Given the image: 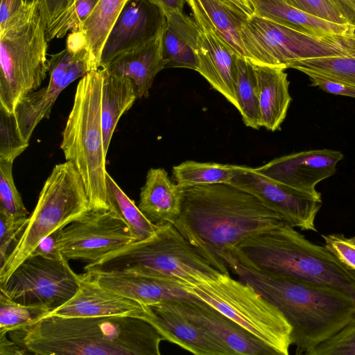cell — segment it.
<instances>
[{"label":"cell","instance_id":"23","mask_svg":"<svg viewBox=\"0 0 355 355\" xmlns=\"http://www.w3.org/2000/svg\"><path fill=\"white\" fill-rule=\"evenodd\" d=\"M129 0H98L94 8L76 31L69 34L67 46L87 50L91 71L100 69L107 37Z\"/></svg>","mask_w":355,"mask_h":355},{"label":"cell","instance_id":"50","mask_svg":"<svg viewBox=\"0 0 355 355\" xmlns=\"http://www.w3.org/2000/svg\"><path fill=\"white\" fill-rule=\"evenodd\" d=\"M348 239H349V241L351 243H352L353 244L355 245V236H353V237H351V238H348Z\"/></svg>","mask_w":355,"mask_h":355},{"label":"cell","instance_id":"30","mask_svg":"<svg viewBox=\"0 0 355 355\" xmlns=\"http://www.w3.org/2000/svg\"><path fill=\"white\" fill-rule=\"evenodd\" d=\"M106 183L109 210L127 225L136 241H144L153 236L158 225L148 220L108 173Z\"/></svg>","mask_w":355,"mask_h":355},{"label":"cell","instance_id":"51","mask_svg":"<svg viewBox=\"0 0 355 355\" xmlns=\"http://www.w3.org/2000/svg\"><path fill=\"white\" fill-rule=\"evenodd\" d=\"M75 1H76V0H70V6H69V8H70V7H71L73 3H74ZM69 8H68V9H69ZM68 9H67V10H68ZM65 12H66V11H65Z\"/></svg>","mask_w":355,"mask_h":355},{"label":"cell","instance_id":"17","mask_svg":"<svg viewBox=\"0 0 355 355\" xmlns=\"http://www.w3.org/2000/svg\"><path fill=\"white\" fill-rule=\"evenodd\" d=\"M165 22L164 13L148 0H129L105 42L100 69L119 55L147 42L164 27Z\"/></svg>","mask_w":355,"mask_h":355},{"label":"cell","instance_id":"37","mask_svg":"<svg viewBox=\"0 0 355 355\" xmlns=\"http://www.w3.org/2000/svg\"><path fill=\"white\" fill-rule=\"evenodd\" d=\"M98 0H76L53 24L46 28L48 42L62 38L69 31H76L89 15Z\"/></svg>","mask_w":355,"mask_h":355},{"label":"cell","instance_id":"6","mask_svg":"<svg viewBox=\"0 0 355 355\" xmlns=\"http://www.w3.org/2000/svg\"><path fill=\"white\" fill-rule=\"evenodd\" d=\"M103 69L79 80L64 130L60 148L66 161L80 174L92 210H108L106 156L103 141L101 98Z\"/></svg>","mask_w":355,"mask_h":355},{"label":"cell","instance_id":"53","mask_svg":"<svg viewBox=\"0 0 355 355\" xmlns=\"http://www.w3.org/2000/svg\"></svg>","mask_w":355,"mask_h":355},{"label":"cell","instance_id":"46","mask_svg":"<svg viewBox=\"0 0 355 355\" xmlns=\"http://www.w3.org/2000/svg\"><path fill=\"white\" fill-rule=\"evenodd\" d=\"M7 334L0 333V354H24L27 352L19 346L15 341L8 340Z\"/></svg>","mask_w":355,"mask_h":355},{"label":"cell","instance_id":"28","mask_svg":"<svg viewBox=\"0 0 355 355\" xmlns=\"http://www.w3.org/2000/svg\"><path fill=\"white\" fill-rule=\"evenodd\" d=\"M165 17L163 53L166 62V68L181 67L196 70L200 28L195 20L183 11H173Z\"/></svg>","mask_w":355,"mask_h":355},{"label":"cell","instance_id":"15","mask_svg":"<svg viewBox=\"0 0 355 355\" xmlns=\"http://www.w3.org/2000/svg\"><path fill=\"white\" fill-rule=\"evenodd\" d=\"M46 315L61 317L125 316L146 320L153 323L154 313L150 307L102 286L89 272L80 274L74 295Z\"/></svg>","mask_w":355,"mask_h":355},{"label":"cell","instance_id":"34","mask_svg":"<svg viewBox=\"0 0 355 355\" xmlns=\"http://www.w3.org/2000/svg\"><path fill=\"white\" fill-rule=\"evenodd\" d=\"M289 68L311 71L355 85V55L306 59L293 62Z\"/></svg>","mask_w":355,"mask_h":355},{"label":"cell","instance_id":"10","mask_svg":"<svg viewBox=\"0 0 355 355\" xmlns=\"http://www.w3.org/2000/svg\"><path fill=\"white\" fill-rule=\"evenodd\" d=\"M247 59L285 69L313 58L355 55V34L315 36L252 15L241 27Z\"/></svg>","mask_w":355,"mask_h":355},{"label":"cell","instance_id":"5","mask_svg":"<svg viewBox=\"0 0 355 355\" xmlns=\"http://www.w3.org/2000/svg\"><path fill=\"white\" fill-rule=\"evenodd\" d=\"M91 272H127L193 284L218 278L213 267L171 223L158 225L150 238L134 242L87 263Z\"/></svg>","mask_w":355,"mask_h":355},{"label":"cell","instance_id":"44","mask_svg":"<svg viewBox=\"0 0 355 355\" xmlns=\"http://www.w3.org/2000/svg\"><path fill=\"white\" fill-rule=\"evenodd\" d=\"M58 230L42 239L31 255L41 256L48 259H58L64 256L58 245Z\"/></svg>","mask_w":355,"mask_h":355},{"label":"cell","instance_id":"3","mask_svg":"<svg viewBox=\"0 0 355 355\" xmlns=\"http://www.w3.org/2000/svg\"><path fill=\"white\" fill-rule=\"evenodd\" d=\"M10 333L27 353L40 355H159L165 340L152 322L125 316L46 315Z\"/></svg>","mask_w":355,"mask_h":355},{"label":"cell","instance_id":"9","mask_svg":"<svg viewBox=\"0 0 355 355\" xmlns=\"http://www.w3.org/2000/svg\"><path fill=\"white\" fill-rule=\"evenodd\" d=\"M183 287L248 330L277 355L289 354L291 325L275 306L249 284L222 273L215 279Z\"/></svg>","mask_w":355,"mask_h":355},{"label":"cell","instance_id":"29","mask_svg":"<svg viewBox=\"0 0 355 355\" xmlns=\"http://www.w3.org/2000/svg\"><path fill=\"white\" fill-rule=\"evenodd\" d=\"M102 69L101 119L103 147L107 155L121 116L132 106L137 95L130 78L106 69Z\"/></svg>","mask_w":355,"mask_h":355},{"label":"cell","instance_id":"31","mask_svg":"<svg viewBox=\"0 0 355 355\" xmlns=\"http://www.w3.org/2000/svg\"><path fill=\"white\" fill-rule=\"evenodd\" d=\"M237 110L248 127H262L259 87L254 66L248 59L238 57Z\"/></svg>","mask_w":355,"mask_h":355},{"label":"cell","instance_id":"24","mask_svg":"<svg viewBox=\"0 0 355 355\" xmlns=\"http://www.w3.org/2000/svg\"><path fill=\"white\" fill-rule=\"evenodd\" d=\"M184 188L171 180L162 168H150L140 191L138 207L155 225L174 224L182 205Z\"/></svg>","mask_w":355,"mask_h":355},{"label":"cell","instance_id":"40","mask_svg":"<svg viewBox=\"0 0 355 355\" xmlns=\"http://www.w3.org/2000/svg\"><path fill=\"white\" fill-rule=\"evenodd\" d=\"M28 217L15 221L0 214V268L7 259L12 243L16 244L24 230Z\"/></svg>","mask_w":355,"mask_h":355},{"label":"cell","instance_id":"47","mask_svg":"<svg viewBox=\"0 0 355 355\" xmlns=\"http://www.w3.org/2000/svg\"><path fill=\"white\" fill-rule=\"evenodd\" d=\"M156 5L164 16L173 11H182L187 0H148Z\"/></svg>","mask_w":355,"mask_h":355},{"label":"cell","instance_id":"43","mask_svg":"<svg viewBox=\"0 0 355 355\" xmlns=\"http://www.w3.org/2000/svg\"><path fill=\"white\" fill-rule=\"evenodd\" d=\"M39 10L46 28L53 24L70 6V0H38Z\"/></svg>","mask_w":355,"mask_h":355},{"label":"cell","instance_id":"27","mask_svg":"<svg viewBox=\"0 0 355 355\" xmlns=\"http://www.w3.org/2000/svg\"><path fill=\"white\" fill-rule=\"evenodd\" d=\"M252 64L259 87L262 127L274 132L280 128L292 100L286 69Z\"/></svg>","mask_w":355,"mask_h":355},{"label":"cell","instance_id":"42","mask_svg":"<svg viewBox=\"0 0 355 355\" xmlns=\"http://www.w3.org/2000/svg\"><path fill=\"white\" fill-rule=\"evenodd\" d=\"M313 86H317L326 92L355 98V85L339 79L317 73L305 71Z\"/></svg>","mask_w":355,"mask_h":355},{"label":"cell","instance_id":"7","mask_svg":"<svg viewBox=\"0 0 355 355\" xmlns=\"http://www.w3.org/2000/svg\"><path fill=\"white\" fill-rule=\"evenodd\" d=\"M38 5V0H27L0 32V105L9 112L49 72L46 25Z\"/></svg>","mask_w":355,"mask_h":355},{"label":"cell","instance_id":"36","mask_svg":"<svg viewBox=\"0 0 355 355\" xmlns=\"http://www.w3.org/2000/svg\"><path fill=\"white\" fill-rule=\"evenodd\" d=\"M28 146L21 136L14 112L0 105V162L13 163Z\"/></svg>","mask_w":355,"mask_h":355},{"label":"cell","instance_id":"13","mask_svg":"<svg viewBox=\"0 0 355 355\" xmlns=\"http://www.w3.org/2000/svg\"><path fill=\"white\" fill-rule=\"evenodd\" d=\"M230 184L255 196L289 225L318 231L315 220L322 205L321 196L301 192L245 166L239 165Z\"/></svg>","mask_w":355,"mask_h":355},{"label":"cell","instance_id":"41","mask_svg":"<svg viewBox=\"0 0 355 355\" xmlns=\"http://www.w3.org/2000/svg\"><path fill=\"white\" fill-rule=\"evenodd\" d=\"M324 245L349 268L355 270V245L341 234L322 235Z\"/></svg>","mask_w":355,"mask_h":355},{"label":"cell","instance_id":"21","mask_svg":"<svg viewBox=\"0 0 355 355\" xmlns=\"http://www.w3.org/2000/svg\"><path fill=\"white\" fill-rule=\"evenodd\" d=\"M91 273L102 286L148 306L165 300L196 297L179 282L168 279L127 272Z\"/></svg>","mask_w":355,"mask_h":355},{"label":"cell","instance_id":"16","mask_svg":"<svg viewBox=\"0 0 355 355\" xmlns=\"http://www.w3.org/2000/svg\"><path fill=\"white\" fill-rule=\"evenodd\" d=\"M343 154L331 149H317L275 158L256 168L265 175L303 193L321 196L315 186L332 176Z\"/></svg>","mask_w":355,"mask_h":355},{"label":"cell","instance_id":"14","mask_svg":"<svg viewBox=\"0 0 355 355\" xmlns=\"http://www.w3.org/2000/svg\"><path fill=\"white\" fill-rule=\"evenodd\" d=\"M90 71L88 54L85 48L73 51L66 46L62 51L51 55L48 85L21 99L14 112L20 133L26 141H29L39 123L49 118L61 92Z\"/></svg>","mask_w":355,"mask_h":355},{"label":"cell","instance_id":"2","mask_svg":"<svg viewBox=\"0 0 355 355\" xmlns=\"http://www.w3.org/2000/svg\"><path fill=\"white\" fill-rule=\"evenodd\" d=\"M229 253L226 263L239 279L275 306L291 325L297 355L329 338L355 315V300L340 288L261 270Z\"/></svg>","mask_w":355,"mask_h":355},{"label":"cell","instance_id":"45","mask_svg":"<svg viewBox=\"0 0 355 355\" xmlns=\"http://www.w3.org/2000/svg\"><path fill=\"white\" fill-rule=\"evenodd\" d=\"M0 32L7 22L25 6L27 0H0Z\"/></svg>","mask_w":355,"mask_h":355},{"label":"cell","instance_id":"11","mask_svg":"<svg viewBox=\"0 0 355 355\" xmlns=\"http://www.w3.org/2000/svg\"><path fill=\"white\" fill-rule=\"evenodd\" d=\"M64 257L58 259L31 255L2 283L0 291L17 302L58 308L76 293L80 274H76Z\"/></svg>","mask_w":355,"mask_h":355},{"label":"cell","instance_id":"49","mask_svg":"<svg viewBox=\"0 0 355 355\" xmlns=\"http://www.w3.org/2000/svg\"><path fill=\"white\" fill-rule=\"evenodd\" d=\"M229 3L239 8L248 15L252 16L253 15V10L250 3V0H224Z\"/></svg>","mask_w":355,"mask_h":355},{"label":"cell","instance_id":"52","mask_svg":"<svg viewBox=\"0 0 355 355\" xmlns=\"http://www.w3.org/2000/svg\"><path fill=\"white\" fill-rule=\"evenodd\" d=\"M353 1H354V4H355V0H353Z\"/></svg>","mask_w":355,"mask_h":355},{"label":"cell","instance_id":"32","mask_svg":"<svg viewBox=\"0 0 355 355\" xmlns=\"http://www.w3.org/2000/svg\"><path fill=\"white\" fill-rule=\"evenodd\" d=\"M239 165L188 160L173 166L176 183L183 188L201 184H230Z\"/></svg>","mask_w":355,"mask_h":355},{"label":"cell","instance_id":"25","mask_svg":"<svg viewBox=\"0 0 355 355\" xmlns=\"http://www.w3.org/2000/svg\"><path fill=\"white\" fill-rule=\"evenodd\" d=\"M200 30L212 31L239 57L247 58L241 27L250 16L224 0H187Z\"/></svg>","mask_w":355,"mask_h":355},{"label":"cell","instance_id":"12","mask_svg":"<svg viewBox=\"0 0 355 355\" xmlns=\"http://www.w3.org/2000/svg\"><path fill=\"white\" fill-rule=\"evenodd\" d=\"M136 240L127 225L110 210H91L58 230V245L67 259L96 262Z\"/></svg>","mask_w":355,"mask_h":355},{"label":"cell","instance_id":"20","mask_svg":"<svg viewBox=\"0 0 355 355\" xmlns=\"http://www.w3.org/2000/svg\"><path fill=\"white\" fill-rule=\"evenodd\" d=\"M196 56V71L237 109V58L239 56L212 31L200 29Z\"/></svg>","mask_w":355,"mask_h":355},{"label":"cell","instance_id":"48","mask_svg":"<svg viewBox=\"0 0 355 355\" xmlns=\"http://www.w3.org/2000/svg\"><path fill=\"white\" fill-rule=\"evenodd\" d=\"M347 19L355 26V4L353 0H331Z\"/></svg>","mask_w":355,"mask_h":355},{"label":"cell","instance_id":"35","mask_svg":"<svg viewBox=\"0 0 355 355\" xmlns=\"http://www.w3.org/2000/svg\"><path fill=\"white\" fill-rule=\"evenodd\" d=\"M12 164L0 162V214L18 221L27 218L28 213L14 183Z\"/></svg>","mask_w":355,"mask_h":355},{"label":"cell","instance_id":"19","mask_svg":"<svg viewBox=\"0 0 355 355\" xmlns=\"http://www.w3.org/2000/svg\"><path fill=\"white\" fill-rule=\"evenodd\" d=\"M187 316L219 338L234 355H277L243 327L209 303L196 296L193 300H175Z\"/></svg>","mask_w":355,"mask_h":355},{"label":"cell","instance_id":"38","mask_svg":"<svg viewBox=\"0 0 355 355\" xmlns=\"http://www.w3.org/2000/svg\"><path fill=\"white\" fill-rule=\"evenodd\" d=\"M305 355H355V315L337 333Z\"/></svg>","mask_w":355,"mask_h":355},{"label":"cell","instance_id":"4","mask_svg":"<svg viewBox=\"0 0 355 355\" xmlns=\"http://www.w3.org/2000/svg\"><path fill=\"white\" fill-rule=\"evenodd\" d=\"M230 252L259 269L336 287L355 300V270L285 222L250 236Z\"/></svg>","mask_w":355,"mask_h":355},{"label":"cell","instance_id":"39","mask_svg":"<svg viewBox=\"0 0 355 355\" xmlns=\"http://www.w3.org/2000/svg\"><path fill=\"white\" fill-rule=\"evenodd\" d=\"M288 4L319 18L340 24H349L331 0H284Z\"/></svg>","mask_w":355,"mask_h":355},{"label":"cell","instance_id":"18","mask_svg":"<svg viewBox=\"0 0 355 355\" xmlns=\"http://www.w3.org/2000/svg\"><path fill=\"white\" fill-rule=\"evenodd\" d=\"M149 306L154 313L153 324L165 340L196 355H234L215 335L182 312L175 300Z\"/></svg>","mask_w":355,"mask_h":355},{"label":"cell","instance_id":"33","mask_svg":"<svg viewBox=\"0 0 355 355\" xmlns=\"http://www.w3.org/2000/svg\"><path fill=\"white\" fill-rule=\"evenodd\" d=\"M45 307L23 304L0 291V333L26 329L49 312Z\"/></svg>","mask_w":355,"mask_h":355},{"label":"cell","instance_id":"22","mask_svg":"<svg viewBox=\"0 0 355 355\" xmlns=\"http://www.w3.org/2000/svg\"><path fill=\"white\" fill-rule=\"evenodd\" d=\"M164 26L147 42L119 55L102 68L130 78L137 98L148 96L156 75L166 67L163 53Z\"/></svg>","mask_w":355,"mask_h":355},{"label":"cell","instance_id":"26","mask_svg":"<svg viewBox=\"0 0 355 355\" xmlns=\"http://www.w3.org/2000/svg\"><path fill=\"white\" fill-rule=\"evenodd\" d=\"M253 15L315 36L355 34V26L331 22L289 4L284 0H250Z\"/></svg>","mask_w":355,"mask_h":355},{"label":"cell","instance_id":"8","mask_svg":"<svg viewBox=\"0 0 355 355\" xmlns=\"http://www.w3.org/2000/svg\"><path fill=\"white\" fill-rule=\"evenodd\" d=\"M83 178L69 161L56 164L46 180L27 225L3 265L0 283L23 262L40 241L91 211Z\"/></svg>","mask_w":355,"mask_h":355},{"label":"cell","instance_id":"1","mask_svg":"<svg viewBox=\"0 0 355 355\" xmlns=\"http://www.w3.org/2000/svg\"><path fill=\"white\" fill-rule=\"evenodd\" d=\"M285 222L253 195L230 184L184 188L180 214L173 225L221 273L241 242Z\"/></svg>","mask_w":355,"mask_h":355}]
</instances>
